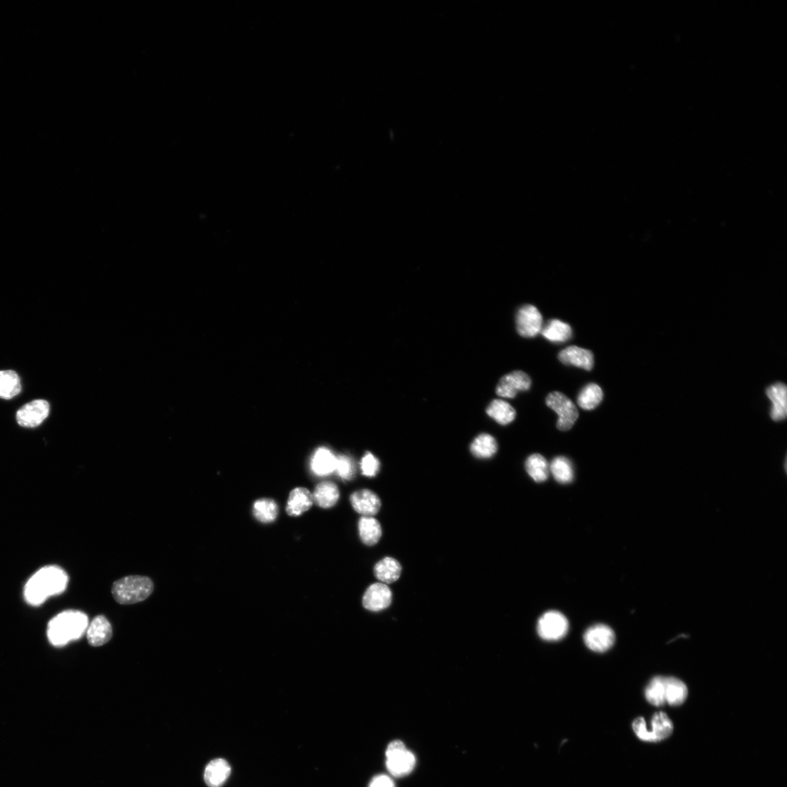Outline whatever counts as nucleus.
I'll use <instances>...</instances> for the list:
<instances>
[{"label": "nucleus", "instance_id": "obj_1", "mask_svg": "<svg viewBox=\"0 0 787 787\" xmlns=\"http://www.w3.org/2000/svg\"><path fill=\"white\" fill-rule=\"evenodd\" d=\"M68 582L69 578L60 566H44L27 581L25 587V599L32 606L41 605L51 597L62 594Z\"/></svg>", "mask_w": 787, "mask_h": 787}, {"label": "nucleus", "instance_id": "obj_2", "mask_svg": "<svg viewBox=\"0 0 787 787\" xmlns=\"http://www.w3.org/2000/svg\"><path fill=\"white\" fill-rule=\"evenodd\" d=\"M88 616L81 611H64L53 618L48 625L47 636L50 643L62 647L81 638L88 629Z\"/></svg>", "mask_w": 787, "mask_h": 787}, {"label": "nucleus", "instance_id": "obj_3", "mask_svg": "<svg viewBox=\"0 0 787 787\" xmlns=\"http://www.w3.org/2000/svg\"><path fill=\"white\" fill-rule=\"evenodd\" d=\"M153 590L154 584L151 578L130 575L114 582L112 595L116 602L127 605L145 601L152 595Z\"/></svg>", "mask_w": 787, "mask_h": 787}, {"label": "nucleus", "instance_id": "obj_4", "mask_svg": "<svg viewBox=\"0 0 787 787\" xmlns=\"http://www.w3.org/2000/svg\"><path fill=\"white\" fill-rule=\"evenodd\" d=\"M386 756V767L395 777H403L414 769L415 756L401 740H395L388 747Z\"/></svg>", "mask_w": 787, "mask_h": 787}, {"label": "nucleus", "instance_id": "obj_5", "mask_svg": "<svg viewBox=\"0 0 787 787\" xmlns=\"http://www.w3.org/2000/svg\"><path fill=\"white\" fill-rule=\"evenodd\" d=\"M546 404L558 416V429L568 431L573 427L579 413L576 405L567 396L560 392H551L546 398Z\"/></svg>", "mask_w": 787, "mask_h": 787}, {"label": "nucleus", "instance_id": "obj_6", "mask_svg": "<svg viewBox=\"0 0 787 787\" xmlns=\"http://www.w3.org/2000/svg\"><path fill=\"white\" fill-rule=\"evenodd\" d=\"M568 629L569 623L565 616L556 611L545 613L538 624V634L547 641L561 640L566 634Z\"/></svg>", "mask_w": 787, "mask_h": 787}, {"label": "nucleus", "instance_id": "obj_7", "mask_svg": "<svg viewBox=\"0 0 787 787\" xmlns=\"http://www.w3.org/2000/svg\"><path fill=\"white\" fill-rule=\"evenodd\" d=\"M516 329L523 338H534L541 333L543 319L539 310L532 305H525L516 314Z\"/></svg>", "mask_w": 787, "mask_h": 787}, {"label": "nucleus", "instance_id": "obj_8", "mask_svg": "<svg viewBox=\"0 0 787 787\" xmlns=\"http://www.w3.org/2000/svg\"><path fill=\"white\" fill-rule=\"evenodd\" d=\"M50 413V405L47 401L36 400L21 407L16 414L18 424L27 428L40 426Z\"/></svg>", "mask_w": 787, "mask_h": 787}, {"label": "nucleus", "instance_id": "obj_9", "mask_svg": "<svg viewBox=\"0 0 787 787\" xmlns=\"http://www.w3.org/2000/svg\"><path fill=\"white\" fill-rule=\"evenodd\" d=\"M531 384L528 374L521 371H513L500 379L497 386V395L505 398H514L518 392L529 390Z\"/></svg>", "mask_w": 787, "mask_h": 787}, {"label": "nucleus", "instance_id": "obj_10", "mask_svg": "<svg viewBox=\"0 0 787 787\" xmlns=\"http://www.w3.org/2000/svg\"><path fill=\"white\" fill-rule=\"evenodd\" d=\"M615 635L612 629L605 625H596L590 627L584 634L586 646L597 653L608 651L614 645Z\"/></svg>", "mask_w": 787, "mask_h": 787}, {"label": "nucleus", "instance_id": "obj_11", "mask_svg": "<svg viewBox=\"0 0 787 787\" xmlns=\"http://www.w3.org/2000/svg\"><path fill=\"white\" fill-rule=\"evenodd\" d=\"M392 594L390 588L382 583L371 585L364 592L363 607L371 612H380L391 605Z\"/></svg>", "mask_w": 787, "mask_h": 787}, {"label": "nucleus", "instance_id": "obj_12", "mask_svg": "<svg viewBox=\"0 0 787 787\" xmlns=\"http://www.w3.org/2000/svg\"><path fill=\"white\" fill-rule=\"evenodd\" d=\"M558 359L566 366H573L590 371L595 366L594 353L590 350L576 346L569 347L562 350Z\"/></svg>", "mask_w": 787, "mask_h": 787}, {"label": "nucleus", "instance_id": "obj_13", "mask_svg": "<svg viewBox=\"0 0 787 787\" xmlns=\"http://www.w3.org/2000/svg\"><path fill=\"white\" fill-rule=\"evenodd\" d=\"M350 500L353 509L364 516L375 515L382 505L379 497L368 489L358 490L351 495Z\"/></svg>", "mask_w": 787, "mask_h": 787}, {"label": "nucleus", "instance_id": "obj_14", "mask_svg": "<svg viewBox=\"0 0 787 787\" xmlns=\"http://www.w3.org/2000/svg\"><path fill=\"white\" fill-rule=\"evenodd\" d=\"M766 395L771 401L770 416L775 421H781L787 415V390L784 384L775 383L767 388Z\"/></svg>", "mask_w": 787, "mask_h": 787}, {"label": "nucleus", "instance_id": "obj_15", "mask_svg": "<svg viewBox=\"0 0 787 787\" xmlns=\"http://www.w3.org/2000/svg\"><path fill=\"white\" fill-rule=\"evenodd\" d=\"M112 636V625L104 615H98L88 625L87 640L92 647H101L107 644Z\"/></svg>", "mask_w": 787, "mask_h": 787}, {"label": "nucleus", "instance_id": "obj_16", "mask_svg": "<svg viewBox=\"0 0 787 787\" xmlns=\"http://www.w3.org/2000/svg\"><path fill=\"white\" fill-rule=\"evenodd\" d=\"M337 456L325 447L318 449L312 455L310 467L317 476L324 477L336 471Z\"/></svg>", "mask_w": 787, "mask_h": 787}, {"label": "nucleus", "instance_id": "obj_17", "mask_svg": "<svg viewBox=\"0 0 787 787\" xmlns=\"http://www.w3.org/2000/svg\"><path fill=\"white\" fill-rule=\"evenodd\" d=\"M231 773L229 763L222 758L215 759L205 769L204 780L210 787H221L229 778Z\"/></svg>", "mask_w": 787, "mask_h": 787}, {"label": "nucleus", "instance_id": "obj_18", "mask_svg": "<svg viewBox=\"0 0 787 787\" xmlns=\"http://www.w3.org/2000/svg\"><path fill=\"white\" fill-rule=\"evenodd\" d=\"M313 496L310 490L304 488H297L290 493L287 512L288 515L296 517L309 510L313 504Z\"/></svg>", "mask_w": 787, "mask_h": 787}, {"label": "nucleus", "instance_id": "obj_19", "mask_svg": "<svg viewBox=\"0 0 787 787\" xmlns=\"http://www.w3.org/2000/svg\"><path fill=\"white\" fill-rule=\"evenodd\" d=\"M402 567L395 558L386 557L375 564L374 574L382 584H391L400 578Z\"/></svg>", "mask_w": 787, "mask_h": 787}, {"label": "nucleus", "instance_id": "obj_20", "mask_svg": "<svg viewBox=\"0 0 787 787\" xmlns=\"http://www.w3.org/2000/svg\"><path fill=\"white\" fill-rule=\"evenodd\" d=\"M542 335L553 343H565L573 337L571 326L558 319H551L542 327Z\"/></svg>", "mask_w": 787, "mask_h": 787}, {"label": "nucleus", "instance_id": "obj_21", "mask_svg": "<svg viewBox=\"0 0 787 787\" xmlns=\"http://www.w3.org/2000/svg\"><path fill=\"white\" fill-rule=\"evenodd\" d=\"M312 496L318 507L329 508L337 503L340 494L338 488L335 484L325 482L317 485Z\"/></svg>", "mask_w": 787, "mask_h": 787}, {"label": "nucleus", "instance_id": "obj_22", "mask_svg": "<svg viewBox=\"0 0 787 787\" xmlns=\"http://www.w3.org/2000/svg\"><path fill=\"white\" fill-rule=\"evenodd\" d=\"M666 702L671 705H679L686 701L688 690L686 684L675 677H665Z\"/></svg>", "mask_w": 787, "mask_h": 787}, {"label": "nucleus", "instance_id": "obj_23", "mask_svg": "<svg viewBox=\"0 0 787 787\" xmlns=\"http://www.w3.org/2000/svg\"><path fill=\"white\" fill-rule=\"evenodd\" d=\"M360 538L364 544L372 546L377 543L382 534L380 523L373 517L363 516L358 524Z\"/></svg>", "mask_w": 787, "mask_h": 787}, {"label": "nucleus", "instance_id": "obj_24", "mask_svg": "<svg viewBox=\"0 0 787 787\" xmlns=\"http://www.w3.org/2000/svg\"><path fill=\"white\" fill-rule=\"evenodd\" d=\"M487 414L501 425H507L515 420L516 412L508 403L501 400H495L486 409Z\"/></svg>", "mask_w": 787, "mask_h": 787}, {"label": "nucleus", "instance_id": "obj_25", "mask_svg": "<svg viewBox=\"0 0 787 787\" xmlns=\"http://www.w3.org/2000/svg\"><path fill=\"white\" fill-rule=\"evenodd\" d=\"M21 391L19 376L14 371H0V398L10 400Z\"/></svg>", "mask_w": 787, "mask_h": 787}, {"label": "nucleus", "instance_id": "obj_26", "mask_svg": "<svg viewBox=\"0 0 787 787\" xmlns=\"http://www.w3.org/2000/svg\"><path fill=\"white\" fill-rule=\"evenodd\" d=\"M601 388L597 384L591 383L584 387L577 397V404L586 410L595 409L603 400Z\"/></svg>", "mask_w": 787, "mask_h": 787}, {"label": "nucleus", "instance_id": "obj_27", "mask_svg": "<svg viewBox=\"0 0 787 787\" xmlns=\"http://www.w3.org/2000/svg\"><path fill=\"white\" fill-rule=\"evenodd\" d=\"M497 442L495 438L488 434L478 436L471 444V450L475 458L488 459L497 451Z\"/></svg>", "mask_w": 787, "mask_h": 787}, {"label": "nucleus", "instance_id": "obj_28", "mask_svg": "<svg viewBox=\"0 0 787 787\" xmlns=\"http://www.w3.org/2000/svg\"><path fill=\"white\" fill-rule=\"evenodd\" d=\"M526 469L535 482L542 483L549 478V464L540 454L529 456L526 462Z\"/></svg>", "mask_w": 787, "mask_h": 787}, {"label": "nucleus", "instance_id": "obj_29", "mask_svg": "<svg viewBox=\"0 0 787 787\" xmlns=\"http://www.w3.org/2000/svg\"><path fill=\"white\" fill-rule=\"evenodd\" d=\"M652 733L655 742L663 740L669 738L674 731V725L670 718L664 712H660L654 714L651 721V728L649 729Z\"/></svg>", "mask_w": 787, "mask_h": 787}, {"label": "nucleus", "instance_id": "obj_30", "mask_svg": "<svg viewBox=\"0 0 787 787\" xmlns=\"http://www.w3.org/2000/svg\"><path fill=\"white\" fill-rule=\"evenodd\" d=\"M550 467V471L552 473L556 482L562 484H570L574 479V470L573 466L567 458L564 456H558L555 458Z\"/></svg>", "mask_w": 787, "mask_h": 787}, {"label": "nucleus", "instance_id": "obj_31", "mask_svg": "<svg viewBox=\"0 0 787 787\" xmlns=\"http://www.w3.org/2000/svg\"><path fill=\"white\" fill-rule=\"evenodd\" d=\"M253 514L261 523H271L277 517L278 506L272 499H261L257 500L253 505Z\"/></svg>", "mask_w": 787, "mask_h": 787}, {"label": "nucleus", "instance_id": "obj_32", "mask_svg": "<svg viewBox=\"0 0 787 787\" xmlns=\"http://www.w3.org/2000/svg\"><path fill=\"white\" fill-rule=\"evenodd\" d=\"M664 679L665 677H656L648 684L645 690V697L650 704L660 706L666 703Z\"/></svg>", "mask_w": 787, "mask_h": 787}, {"label": "nucleus", "instance_id": "obj_33", "mask_svg": "<svg viewBox=\"0 0 787 787\" xmlns=\"http://www.w3.org/2000/svg\"><path fill=\"white\" fill-rule=\"evenodd\" d=\"M336 471L343 480H351L356 473L355 464L350 456L340 455L337 456Z\"/></svg>", "mask_w": 787, "mask_h": 787}, {"label": "nucleus", "instance_id": "obj_34", "mask_svg": "<svg viewBox=\"0 0 787 787\" xmlns=\"http://www.w3.org/2000/svg\"><path fill=\"white\" fill-rule=\"evenodd\" d=\"M361 470L364 475L367 477L375 476L380 470L379 460L371 453H366L361 461Z\"/></svg>", "mask_w": 787, "mask_h": 787}, {"label": "nucleus", "instance_id": "obj_35", "mask_svg": "<svg viewBox=\"0 0 787 787\" xmlns=\"http://www.w3.org/2000/svg\"><path fill=\"white\" fill-rule=\"evenodd\" d=\"M632 727L638 738L646 741V742H655L653 736L647 728L643 717L636 718L632 724Z\"/></svg>", "mask_w": 787, "mask_h": 787}, {"label": "nucleus", "instance_id": "obj_36", "mask_svg": "<svg viewBox=\"0 0 787 787\" xmlns=\"http://www.w3.org/2000/svg\"><path fill=\"white\" fill-rule=\"evenodd\" d=\"M369 787H395V784L387 775H380L372 780Z\"/></svg>", "mask_w": 787, "mask_h": 787}]
</instances>
